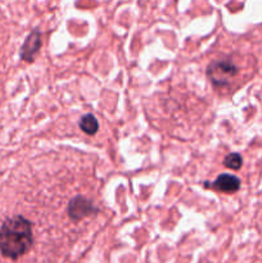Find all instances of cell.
<instances>
[{"label":"cell","mask_w":262,"mask_h":263,"mask_svg":"<svg viewBox=\"0 0 262 263\" xmlns=\"http://www.w3.org/2000/svg\"><path fill=\"white\" fill-rule=\"evenodd\" d=\"M33 244L32 223L23 216L8 217L0 226V253L9 259L25 256Z\"/></svg>","instance_id":"1"},{"label":"cell","mask_w":262,"mask_h":263,"mask_svg":"<svg viewBox=\"0 0 262 263\" xmlns=\"http://www.w3.org/2000/svg\"><path fill=\"white\" fill-rule=\"evenodd\" d=\"M236 74L238 67L230 61H216L207 67V77L216 87L231 84Z\"/></svg>","instance_id":"2"},{"label":"cell","mask_w":262,"mask_h":263,"mask_svg":"<svg viewBox=\"0 0 262 263\" xmlns=\"http://www.w3.org/2000/svg\"><path fill=\"white\" fill-rule=\"evenodd\" d=\"M99 212L97 207L92 204V202L82 195H76L72 198L67 207V213L72 221H80L85 218L86 216L95 215Z\"/></svg>","instance_id":"3"},{"label":"cell","mask_w":262,"mask_h":263,"mask_svg":"<svg viewBox=\"0 0 262 263\" xmlns=\"http://www.w3.org/2000/svg\"><path fill=\"white\" fill-rule=\"evenodd\" d=\"M41 44H43L41 43V32L39 28H35V30L26 37L25 43H23L22 48H21V59L28 62V63H32V62L35 61L36 55H38L39 50H40Z\"/></svg>","instance_id":"4"},{"label":"cell","mask_w":262,"mask_h":263,"mask_svg":"<svg viewBox=\"0 0 262 263\" xmlns=\"http://www.w3.org/2000/svg\"><path fill=\"white\" fill-rule=\"evenodd\" d=\"M212 187L217 192L226 193V194H233L236 193L240 187V180L236 176L230 174H221L218 175L217 179L213 181Z\"/></svg>","instance_id":"5"},{"label":"cell","mask_w":262,"mask_h":263,"mask_svg":"<svg viewBox=\"0 0 262 263\" xmlns=\"http://www.w3.org/2000/svg\"><path fill=\"white\" fill-rule=\"evenodd\" d=\"M79 126L87 135H94L99 130V123H98L97 117L94 115H91V113H87V115L82 116L79 122Z\"/></svg>","instance_id":"6"},{"label":"cell","mask_w":262,"mask_h":263,"mask_svg":"<svg viewBox=\"0 0 262 263\" xmlns=\"http://www.w3.org/2000/svg\"><path fill=\"white\" fill-rule=\"evenodd\" d=\"M223 164L228 168L239 170L241 167V164H243V158H241V156L239 153H230L223 159Z\"/></svg>","instance_id":"7"}]
</instances>
